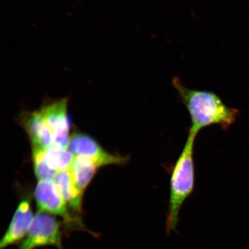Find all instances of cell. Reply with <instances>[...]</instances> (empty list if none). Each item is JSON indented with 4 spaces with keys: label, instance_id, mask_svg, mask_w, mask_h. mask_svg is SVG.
Listing matches in <instances>:
<instances>
[{
    "label": "cell",
    "instance_id": "cell-1",
    "mask_svg": "<svg viewBox=\"0 0 249 249\" xmlns=\"http://www.w3.org/2000/svg\"><path fill=\"white\" fill-rule=\"evenodd\" d=\"M172 85L191 117L189 131L198 135L205 127L215 124L227 130L237 119L239 111L227 107L216 93L189 89L178 77L173 78Z\"/></svg>",
    "mask_w": 249,
    "mask_h": 249
},
{
    "label": "cell",
    "instance_id": "cell-2",
    "mask_svg": "<svg viewBox=\"0 0 249 249\" xmlns=\"http://www.w3.org/2000/svg\"><path fill=\"white\" fill-rule=\"evenodd\" d=\"M197 136L189 131L184 147L171 170L169 210L166 219L168 235L176 231L180 210L186 199L194 191L195 166L194 155Z\"/></svg>",
    "mask_w": 249,
    "mask_h": 249
},
{
    "label": "cell",
    "instance_id": "cell-3",
    "mask_svg": "<svg viewBox=\"0 0 249 249\" xmlns=\"http://www.w3.org/2000/svg\"><path fill=\"white\" fill-rule=\"evenodd\" d=\"M34 197L39 211L61 217L69 229L86 230L80 217L70 213L66 201L52 180L39 181Z\"/></svg>",
    "mask_w": 249,
    "mask_h": 249
},
{
    "label": "cell",
    "instance_id": "cell-4",
    "mask_svg": "<svg viewBox=\"0 0 249 249\" xmlns=\"http://www.w3.org/2000/svg\"><path fill=\"white\" fill-rule=\"evenodd\" d=\"M61 224L52 214L39 211L34 216L26 236L18 249H35L53 246L64 249L62 244Z\"/></svg>",
    "mask_w": 249,
    "mask_h": 249
},
{
    "label": "cell",
    "instance_id": "cell-5",
    "mask_svg": "<svg viewBox=\"0 0 249 249\" xmlns=\"http://www.w3.org/2000/svg\"><path fill=\"white\" fill-rule=\"evenodd\" d=\"M68 149L74 157L89 158L99 167L113 164L123 166L129 160L128 157L111 154L105 151L95 140L83 133L71 136Z\"/></svg>",
    "mask_w": 249,
    "mask_h": 249
},
{
    "label": "cell",
    "instance_id": "cell-6",
    "mask_svg": "<svg viewBox=\"0 0 249 249\" xmlns=\"http://www.w3.org/2000/svg\"><path fill=\"white\" fill-rule=\"evenodd\" d=\"M51 133L53 144L68 149L70 142L68 99L47 103L39 110Z\"/></svg>",
    "mask_w": 249,
    "mask_h": 249
},
{
    "label": "cell",
    "instance_id": "cell-7",
    "mask_svg": "<svg viewBox=\"0 0 249 249\" xmlns=\"http://www.w3.org/2000/svg\"><path fill=\"white\" fill-rule=\"evenodd\" d=\"M34 216L29 198H25L18 204L11 223L0 242V249L18 244L26 236Z\"/></svg>",
    "mask_w": 249,
    "mask_h": 249
},
{
    "label": "cell",
    "instance_id": "cell-8",
    "mask_svg": "<svg viewBox=\"0 0 249 249\" xmlns=\"http://www.w3.org/2000/svg\"><path fill=\"white\" fill-rule=\"evenodd\" d=\"M20 121L29 137L33 149L46 151L53 144L51 133L40 110L23 112Z\"/></svg>",
    "mask_w": 249,
    "mask_h": 249
},
{
    "label": "cell",
    "instance_id": "cell-9",
    "mask_svg": "<svg viewBox=\"0 0 249 249\" xmlns=\"http://www.w3.org/2000/svg\"><path fill=\"white\" fill-rule=\"evenodd\" d=\"M98 168V165L89 158H75L70 171L74 188L80 195L83 196Z\"/></svg>",
    "mask_w": 249,
    "mask_h": 249
},
{
    "label": "cell",
    "instance_id": "cell-10",
    "mask_svg": "<svg viewBox=\"0 0 249 249\" xmlns=\"http://www.w3.org/2000/svg\"><path fill=\"white\" fill-rule=\"evenodd\" d=\"M53 181L72 213H82L83 196L80 195L74 188L70 170L59 171Z\"/></svg>",
    "mask_w": 249,
    "mask_h": 249
},
{
    "label": "cell",
    "instance_id": "cell-11",
    "mask_svg": "<svg viewBox=\"0 0 249 249\" xmlns=\"http://www.w3.org/2000/svg\"><path fill=\"white\" fill-rule=\"evenodd\" d=\"M45 156L49 166L57 172L70 170L76 158L69 149L54 144L46 149Z\"/></svg>",
    "mask_w": 249,
    "mask_h": 249
},
{
    "label": "cell",
    "instance_id": "cell-12",
    "mask_svg": "<svg viewBox=\"0 0 249 249\" xmlns=\"http://www.w3.org/2000/svg\"><path fill=\"white\" fill-rule=\"evenodd\" d=\"M33 160L34 171L39 181L53 180L58 172L49 166L46 161L45 151L33 149Z\"/></svg>",
    "mask_w": 249,
    "mask_h": 249
}]
</instances>
